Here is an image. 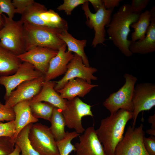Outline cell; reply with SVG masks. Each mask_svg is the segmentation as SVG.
I'll return each instance as SVG.
<instances>
[{
  "mask_svg": "<svg viewBox=\"0 0 155 155\" xmlns=\"http://www.w3.org/2000/svg\"><path fill=\"white\" fill-rule=\"evenodd\" d=\"M140 14L134 13L130 5L124 4L113 14L110 23L106 26L109 39L126 57L133 54L129 49L131 40L128 39V36L131 25L137 21Z\"/></svg>",
  "mask_w": 155,
  "mask_h": 155,
  "instance_id": "6da1fadb",
  "label": "cell"
},
{
  "mask_svg": "<svg viewBox=\"0 0 155 155\" xmlns=\"http://www.w3.org/2000/svg\"><path fill=\"white\" fill-rule=\"evenodd\" d=\"M133 115L132 112L120 109L101 120L96 132L106 155H114L116 146L123 136L126 125Z\"/></svg>",
  "mask_w": 155,
  "mask_h": 155,
  "instance_id": "7a4b0ae2",
  "label": "cell"
},
{
  "mask_svg": "<svg viewBox=\"0 0 155 155\" xmlns=\"http://www.w3.org/2000/svg\"><path fill=\"white\" fill-rule=\"evenodd\" d=\"M23 27L26 52L36 46L58 50L65 44L58 36V33L61 29L26 24H24Z\"/></svg>",
  "mask_w": 155,
  "mask_h": 155,
  "instance_id": "3957f363",
  "label": "cell"
},
{
  "mask_svg": "<svg viewBox=\"0 0 155 155\" xmlns=\"http://www.w3.org/2000/svg\"><path fill=\"white\" fill-rule=\"evenodd\" d=\"M24 24L35 26L67 30V22L53 10L35 1L21 15Z\"/></svg>",
  "mask_w": 155,
  "mask_h": 155,
  "instance_id": "277c9868",
  "label": "cell"
},
{
  "mask_svg": "<svg viewBox=\"0 0 155 155\" xmlns=\"http://www.w3.org/2000/svg\"><path fill=\"white\" fill-rule=\"evenodd\" d=\"M3 26L0 30V45L18 56L26 52L24 23L2 15Z\"/></svg>",
  "mask_w": 155,
  "mask_h": 155,
  "instance_id": "5b68a950",
  "label": "cell"
},
{
  "mask_svg": "<svg viewBox=\"0 0 155 155\" xmlns=\"http://www.w3.org/2000/svg\"><path fill=\"white\" fill-rule=\"evenodd\" d=\"M124 85L117 91L111 94L103 102V106L110 112V115L120 109L130 112L134 110L132 98L134 87L137 79L132 74L125 73Z\"/></svg>",
  "mask_w": 155,
  "mask_h": 155,
  "instance_id": "8992f818",
  "label": "cell"
},
{
  "mask_svg": "<svg viewBox=\"0 0 155 155\" xmlns=\"http://www.w3.org/2000/svg\"><path fill=\"white\" fill-rule=\"evenodd\" d=\"M28 139L32 146L40 155H59L56 141L47 126L40 123H33Z\"/></svg>",
  "mask_w": 155,
  "mask_h": 155,
  "instance_id": "52a82bcc",
  "label": "cell"
},
{
  "mask_svg": "<svg viewBox=\"0 0 155 155\" xmlns=\"http://www.w3.org/2000/svg\"><path fill=\"white\" fill-rule=\"evenodd\" d=\"M88 2V0L82 4V7L86 18V25L95 31L92 44V46L95 48L99 44H103L106 40L105 27L110 23L114 9H106L103 5L93 13L90 9Z\"/></svg>",
  "mask_w": 155,
  "mask_h": 155,
  "instance_id": "ba28073f",
  "label": "cell"
},
{
  "mask_svg": "<svg viewBox=\"0 0 155 155\" xmlns=\"http://www.w3.org/2000/svg\"><path fill=\"white\" fill-rule=\"evenodd\" d=\"M143 127L142 124L137 127L129 126L116 146L114 155H149L144 144Z\"/></svg>",
  "mask_w": 155,
  "mask_h": 155,
  "instance_id": "9c48e42d",
  "label": "cell"
},
{
  "mask_svg": "<svg viewBox=\"0 0 155 155\" xmlns=\"http://www.w3.org/2000/svg\"><path fill=\"white\" fill-rule=\"evenodd\" d=\"M66 109L62 111L66 126L69 128L75 130L78 134L83 133L85 130L82 124L83 117L86 116L92 117L93 115L91 111L92 106L82 100L78 97L66 101Z\"/></svg>",
  "mask_w": 155,
  "mask_h": 155,
  "instance_id": "30bf717a",
  "label": "cell"
},
{
  "mask_svg": "<svg viewBox=\"0 0 155 155\" xmlns=\"http://www.w3.org/2000/svg\"><path fill=\"white\" fill-rule=\"evenodd\" d=\"M132 102L134 110L131 127L134 128L140 113L149 111L155 106V84L144 82L137 84L134 89Z\"/></svg>",
  "mask_w": 155,
  "mask_h": 155,
  "instance_id": "8fae6325",
  "label": "cell"
},
{
  "mask_svg": "<svg viewBox=\"0 0 155 155\" xmlns=\"http://www.w3.org/2000/svg\"><path fill=\"white\" fill-rule=\"evenodd\" d=\"M98 71L95 67H87L83 63L81 57L75 54L67 65L65 75L60 80L56 82L55 90L57 91L62 88L71 79L79 78L91 84L92 80H96L97 77L93 74Z\"/></svg>",
  "mask_w": 155,
  "mask_h": 155,
  "instance_id": "7c38bea8",
  "label": "cell"
},
{
  "mask_svg": "<svg viewBox=\"0 0 155 155\" xmlns=\"http://www.w3.org/2000/svg\"><path fill=\"white\" fill-rule=\"evenodd\" d=\"M43 75L32 65L24 62L21 63L13 74L0 76V84L3 86L5 89V100L7 99L11 92L21 83L35 79Z\"/></svg>",
  "mask_w": 155,
  "mask_h": 155,
  "instance_id": "4fadbf2b",
  "label": "cell"
},
{
  "mask_svg": "<svg viewBox=\"0 0 155 155\" xmlns=\"http://www.w3.org/2000/svg\"><path fill=\"white\" fill-rule=\"evenodd\" d=\"M58 50L49 48L36 46L17 56L23 62L32 65L35 68L44 75L51 60L57 54Z\"/></svg>",
  "mask_w": 155,
  "mask_h": 155,
  "instance_id": "5bb4252c",
  "label": "cell"
},
{
  "mask_svg": "<svg viewBox=\"0 0 155 155\" xmlns=\"http://www.w3.org/2000/svg\"><path fill=\"white\" fill-rule=\"evenodd\" d=\"M44 76L24 82L13 91L5 100V106L12 108L18 103L25 100H30L38 94L41 90L44 82Z\"/></svg>",
  "mask_w": 155,
  "mask_h": 155,
  "instance_id": "9a60e30c",
  "label": "cell"
},
{
  "mask_svg": "<svg viewBox=\"0 0 155 155\" xmlns=\"http://www.w3.org/2000/svg\"><path fill=\"white\" fill-rule=\"evenodd\" d=\"M75 144L76 155H106L99 140L94 126L85 129Z\"/></svg>",
  "mask_w": 155,
  "mask_h": 155,
  "instance_id": "2e32d148",
  "label": "cell"
},
{
  "mask_svg": "<svg viewBox=\"0 0 155 155\" xmlns=\"http://www.w3.org/2000/svg\"><path fill=\"white\" fill-rule=\"evenodd\" d=\"M66 46L65 44L61 46L57 55L51 60L44 75L45 82L50 81L66 72L67 65L74 55L71 52L66 51Z\"/></svg>",
  "mask_w": 155,
  "mask_h": 155,
  "instance_id": "e0dca14e",
  "label": "cell"
},
{
  "mask_svg": "<svg viewBox=\"0 0 155 155\" xmlns=\"http://www.w3.org/2000/svg\"><path fill=\"white\" fill-rule=\"evenodd\" d=\"M151 16L150 25L145 37L142 40L132 41L131 40L129 49L133 54H146L155 51V7L150 10Z\"/></svg>",
  "mask_w": 155,
  "mask_h": 155,
  "instance_id": "ac0fdd59",
  "label": "cell"
},
{
  "mask_svg": "<svg viewBox=\"0 0 155 155\" xmlns=\"http://www.w3.org/2000/svg\"><path fill=\"white\" fill-rule=\"evenodd\" d=\"M56 82H44L39 93L30 100V103L39 102L49 103L63 111L67 108V100L62 98L54 89Z\"/></svg>",
  "mask_w": 155,
  "mask_h": 155,
  "instance_id": "d6986e66",
  "label": "cell"
},
{
  "mask_svg": "<svg viewBox=\"0 0 155 155\" xmlns=\"http://www.w3.org/2000/svg\"><path fill=\"white\" fill-rule=\"evenodd\" d=\"M97 85L89 84L82 79L70 80L61 89L57 91L63 98L70 100L76 97H83Z\"/></svg>",
  "mask_w": 155,
  "mask_h": 155,
  "instance_id": "ffe728a7",
  "label": "cell"
},
{
  "mask_svg": "<svg viewBox=\"0 0 155 155\" xmlns=\"http://www.w3.org/2000/svg\"><path fill=\"white\" fill-rule=\"evenodd\" d=\"M12 108L15 115L16 133L13 138L15 141L18 135L25 126L36 123L38 120L33 115L30 107V100L20 102Z\"/></svg>",
  "mask_w": 155,
  "mask_h": 155,
  "instance_id": "44dd1931",
  "label": "cell"
},
{
  "mask_svg": "<svg viewBox=\"0 0 155 155\" xmlns=\"http://www.w3.org/2000/svg\"><path fill=\"white\" fill-rule=\"evenodd\" d=\"M58 36L67 46L68 51L75 53L81 57L86 66H90L89 61L84 51L87 41L86 40H80L75 39L66 29L60 30Z\"/></svg>",
  "mask_w": 155,
  "mask_h": 155,
  "instance_id": "7402d4cb",
  "label": "cell"
},
{
  "mask_svg": "<svg viewBox=\"0 0 155 155\" xmlns=\"http://www.w3.org/2000/svg\"><path fill=\"white\" fill-rule=\"evenodd\" d=\"M21 63L17 56L0 45V76L13 74Z\"/></svg>",
  "mask_w": 155,
  "mask_h": 155,
  "instance_id": "603a6c76",
  "label": "cell"
},
{
  "mask_svg": "<svg viewBox=\"0 0 155 155\" xmlns=\"http://www.w3.org/2000/svg\"><path fill=\"white\" fill-rule=\"evenodd\" d=\"M151 19L150 10H146L140 14L137 21L130 26L134 30L131 34V40L135 41L142 40L145 37L150 24Z\"/></svg>",
  "mask_w": 155,
  "mask_h": 155,
  "instance_id": "cb8c5ba5",
  "label": "cell"
},
{
  "mask_svg": "<svg viewBox=\"0 0 155 155\" xmlns=\"http://www.w3.org/2000/svg\"><path fill=\"white\" fill-rule=\"evenodd\" d=\"M50 122L51 123L50 128L56 141L63 139L66 132L65 131L66 124L62 111L55 107Z\"/></svg>",
  "mask_w": 155,
  "mask_h": 155,
  "instance_id": "d4e9b609",
  "label": "cell"
},
{
  "mask_svg": "<svg viewBox=\"0 0 155 155\" xmlns=\"http://www.w3.org/2000/svg\"><path fill=\"white\" fill-rule=\"evenodd\" d=\"M33 123L25 126L19 133L15 140V145L21 150V155H40L31 145L28 139V134Z\"/></svg>",
  "mask_w": 155,
  "mask_h": 155,
  "instance_id": "484cf974",
  "label": "cell"
},
{
  "mask_svg": "<svg viewBox=\"0 0 155 155\" xmlns=\"http://www.w3.org/2000/svg\"><path fill=\"white\" fill-rule=\"evenodd\" d=\"M55 106L46 102L30 103V107L33 116L50 121Z\"/></svg>",
  "mask_w": 155,
  "mask_h": 155,
  "instance_id": "4316f807",
  "label": "cell"
},
{
  "mask_svg": "<svg viewBox=\"0 0 155 155\" xmlns=\"http://www.w3.org/2000/svg\"><path fill=\"white\" fill-rule=\"evenodd\" d=\"M80 134L75 131L66 132L65 136L61 140L56 141L59 155H69L73 151H75L74 145L71 143L72 140L79 136Z\"/></svg>",
  "mask_w": 155,
  "mask_h": 155,
  "instance_id": "83f0119b",
  "label": "cell"
},
{
  "mask_svg": "<svg viewBox=\"0 0 155 155\" xmlns=\"http://www.w3.org/2000/svg\"><path fill=\"white\" fill-rule=\"evenodd\" d=\"M15 141L8 137H0V155H8L13 150Z\"/></svg>",
  "mask_w": 155,
  "mask_h": 155,
  "instance_id": "f1b7e54d",
  "label": "cell"
},
{
  "mask_svg": "<svg viewBox=\"0 0 155 155\" xmlns=\"http://www.w3.org/2000/svg\"><path fill=\"white\" fill-rule=\"evenodd\" d=\"M88 0H64L63 3L59 6L57 9L59 11H64L67 15L71 14L73 10L78 5L83 4Z\"/></svg>",
  "mask_w": 155,
  "mask_h": 155,
  "instance_id": "f546056e",
  "label": "cell"
},
{
  "mask_svg": "<svg viewBox=\"0 0 155 155\" xmlns=\"http://www.w3.org/2000/svg\"><path fill=\"white\" fill-rule=\"evenodd\" d=\"M15 133L16 126L14 120L0 123V137H8L13 140Z\"/></svg>",
  "mask_w": 155,
  "mask_h": 155,
  "instance_id": "4dcf8cb0",
  "label": "cell"
},
{
  "mask_svg": "<svg viewBox=\"0 0 155 155\" xmlns=\"http://www.w3.org/2000/svg\"><path fill=\"white\" fill-rule=\"evenodd\" d=\"M6 13L8 17L13 19L15 13V8L10 0H0V15Z\"/></svg>",
  "mask_w": 155,
  "mask_h": 155,
  "instance_id": "1f68e13d",
  "label": "cell"
},
{
  "mask_svg": "<svg viewBox=\"0 0 155 155\" xmlns=\"http://www.w3.org/2000/svg\"><path fill=\"white\" fill-rule=\"evenodd\" d=\"M34 2V0H12V2L15 8V13L22 15Z\"/></svg>",
  "mask_w": 155,
  "mask_h": 155,
  "instance_id": "d6a6232c",
  "label": "cell"
},
{
  "mask_svg": "<svg viewBox=\"0 0 155 155\" xmlns=\"http://www.w3.org/2000/svg\"><path fill=\"white\" fill-rule=\"evenodd\" d=\"M15 118L13 108L7 107L4 104L0 108V123L5 121L7 122L14 120Z\"/></svg>",
  "mask_w": 155,
  "mask_h": 155,
  "instance_id": "836d02e7",
  "label": "cell"
},
{
  "mask_svg": "<svg viewBox=\"0 0 155 155\" xmlns=\"http://www.w3.org/2000/svg\"><path fill=\"white\" fill-rule=\"evenodd\" d=\"M150 2V0H133L130 5L131 11L135 14H140Z\"/></svg>",
  "mask_w": 155,
  "mask_h": 155,
  "instance_id": "e575fe53",
  "label": "cell"
},
{
  "mask_svg": "<svg viewBox=\"0 0 155 155\" xmlns=\"http://www.w3.org/2000/svg\"><path fill=\"white\" fill-rule=\"evenodd\" d=\"M144 144L146 150L149 155H155V136L144 137Z\"/></svg>",
  "mask_w": 155,
  "mask_h": 155,
  "instance_id": "d590c367",
  "label": "cell"
},
{
  "mask_svg": "<svg viewBox=\"0 0 155 155\" xmlns=\"http://www.w3.org/2000/svg\"><path fill=\"white\" fill-rule=\"evenodd\" d=\"M104 5L108 9H114L119 5L121 0H102Z\"/></svg>",
  "mask_w": 155,
  "mask_h": 155,
  "instance_id": "8d00e7d4",
  "label": "cell"
},
{
  "mask_svg": "<svg viewBox=\"0 0 155 155\" xmlns=\"http://www.w3.org/2000/svg\"><path fill=\"white\" fill-rule=\"evenodd\" d=\"M88 1L92 4L96 12L104 5L102 0H89Z\"/></svg>",
  "mask_w": 155,
  "mask_h": 155,
  "instance_id": "74e56055",
  "label": "cell"
},
{
  "mask_svg": "<svg viewBox=\"0 0 155 155\" xmlns=\"http://www.w3.org/2000/svg\"><path fill=\"white\" fill-rule=\"evenodd\" d=\"M148 122L151 124V128L155 129V114L150 116L148 119Z\"/></svg>",
  "mask_w": 155,
  "mask_h": 155,
  "instance_id": "f35d334b",
  "label": "cell"
},
{
  "mask_svg": "<svg viewBox=\"0 0 155 155\" xmlns=\"http://www.w3.org/2000/svg\"><path fill=\"white\" fill-rule=\"evenodd\" d=\"M21 150L19 147L15 145L14 149L13 151L8 155H20Z\"/></svg>",
  "mask_w": 155,
  "mask_h": 155,
  "instance_id": "ab89813d",
  "label": "cell"
},
{
  "mask_svg": "<svg viewBox=\"0 0 155 155\" xmlns=\"http://www.w3.org/2000/svg\"><path fill=\"white\" fill-rule=\"evenodd\" d=\"M146 133L150 136H155V129H150L146 130Z\"/></svg>",
  "mask_w": 155,
  "mask_h": 155,
  "instance_id": "60d3db41",
  "label": "cell"
},
{
  "mask_svg": "<svg viewBox=\"0 0 155 155\" xmlns=\"http://www.w3.org/2000/svg\"><path fill=\"white\" fill-rule=\"evenodd\" d=\"M3 26V21L2 15H0V30H1Z\"/></svg>",
  "mask_w": 155,
  "mask_h": 155,
  "instance_id": "b9f144b4",
  "label": "cell"
},
{
  "mask_svg": "<svg viewBox=\"0 0 155 155\" xmlns=\"http://www.w3.org/2000/svg\"><path fill=\"white\" fill-rule=\"evenodd\" d=\"M4 104H3L0 102V108L2 107Z\"/></svg>",
  "mask_w": 155,
  "mask_h": 155,
  "instance_id": "7bdbcfd3",
  "label": "cell"
},
{
  "mask_svg": "<svg viewBox=\"0 0 155 155\" xmlns=\"http://www.w3.org/2000/svg\"></svg>",
  "mask_w": 155,
  "mask_h": 155,
  "instance_id": "ee69618b",
  "label": "cell"
}]
</instances>
